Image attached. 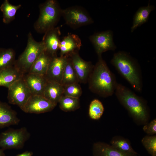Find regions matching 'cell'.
Returning <instances> with one entry per match:
<instances>
[{
  "label": "cell",
  "instance_id": "1",
  "mask_svg": "<svg viewBox=\"0 0 156 156\" xmlns=\"http://www.w3.org/2000/svg\"><path fill=\"white\" fill-rule=\"evenodd\" d=\"M98 61L94 66L88 82L89 89L103 97L112 96L117 83L115 75L110 70L102 56H98Z\"/></svg>",
  "mask_w": 156,
  "mask_h": 156
},
{
  "label": "cell",
  "instance_id": "2",
  "mask_svg": "<svg viewBox=\"0 0 156 156\" xmlns=\"http://www.w3.org/2000/svg\"><path fill=\"white\" fill-rule=\"evenodd\" d=\"M114 93L120 103L137 124L145 125L148 123L149 110L143 98L127 87L118 83Z\"/></svg>",
  "mask_w": 156,
  "mask_h": 156
},
{
  "label": "cell",
  "instance_id": "3",
  "mask_svg": "<svg viewBox=\"0 0 156 156\" xmlns=\"http://www.w3.org/2000/svg\"><path fill=\"white\" fill-rule=\"evenodd\" d=\"M111 63L134 90L142 92L143 84L141 70L135 60L127 52L119 51L114 54Z\"/></svg>",
  "mask_w": 156,
  "mask_h": 156
},
{
  "label": "cell",
  "instance_id": "4",
  "mask_svg": "<svg viewBox=\"0 0 156 156\" xmlns=\"http://www.w3.org/2000/svg\"><path fill=\"white\" fill-rule=\"evenodd\" d=\"M39 15L34 23L36 31L44 34L56 27L62 16V9L57 1L48 0L39 5Z\"/></svg>",
  "mask_w": 156,
  "mask_h": 156
},
{
  "label": "cell",
  "instance_id": "5",
  "mask_svg": "<svg viewBox=\"0 0 156 156\" xmlns=\"http://www.w3.org/2000/svg\"><path fill=\"white\" fill-rule=\"evenodd\" d=\"M44 51L42 41H36L30 32L28 35L26 47L16 60L14 65L23 74L28 73L32 65L41 53Z\"/></svg>",
  "mask_w": 156,
  "mask_h": 156
},
{
  "label": "cell",
  "instance_id": "6",
  "mask_svg": "<svg viewBox=\"0 0 156 156\" xmlns=\"http://www.w3.org/2000/svg\"><path fill=\"white\" fill-rule=\"evenodd\" d=\"M30 136L25 127L17 129L9 128L0 134V148L4 151L22 149Z\"/></svg>",
  "mask_w": 156,
  "mask_h": 156
},
{
  "label": "cell",
  "instance_id": "7",
  "mask_svg": "<svg viewBox=\"0 0 156 156\" xmlns=\"http://www.w3.org/2000/svg\"><path fill=\"white\" fill-rule=\"evenodd\" d=\"M62 16L66 24L73 29L90 24L94 21L88 13L83 8L73 6L62 9Z\"/></svg>",
  "mask_w": 156,
  "mask_h": 156
},
{
  "label": "cell",
  "instance_id": "8",
  "mask_svg": "<svg viewBox=\"0 0 156 156\" xmlns=\"http://www.w3.org/2000/svg\"><path fill=\"white\" fill-rule=\"evenodd\" d=\"M8 88L7 99L9 103L18 106L21 109L32 95L23 77L15 81Z\"/></svg>",
  "mask_w": 156,
  "mask_h": 156
},
{
  "label": "cell",
  "instance_id": "9",
  "mask_svg": "<svg viewBox=\"0 0 156 156\" xmlns=\"http://www.w3.org/2000/svg\"><path fill=\"white\" fill-rule=\"evenodd\" d=\"M113 33L107 30L95 33L90 36L89 39L93 44L98 56L109 50L114 51L116 48L113 40Z\"/></svg>",
  "mask_w": 156,
  "mask_h": 156
},
{
  "label": "cell",
  "instance_id": "10",
  "mask_svg": "<svg viewBox=\"0 0 156 156\" xmlns=\"http://www.w3.org/2000/svg\"><path fill=\"white\" fill-rule=\"evenodd\" d=\"M56 105L42 96L32 95L21 109L26 113L40 114L52 111Z\"/></svg>",
  "mask_w": 156,
  "mask_h": 156
},
{
  "label": "cell",
  "instance_id": "11",
  "mask_svg": "<svg viewBox=\"0 0 156 156\" xmlns=\"http://www.w3.org/2000/svg\"><path fill=\"white\" fill-rule=\"evenodd\" d=\"M78 52H75L68 57L71 59L79 82L86 83L94 65L90 62L85 61L81 58Z\"/></svg>",
  "mask_w": 156,
  "mask_h": 156
},
{
  "label": "cell",
  "instance_id": "12",
  "mask_svg": "<svg viewBox=\"0 0 156 156\" xmlns=\"http://www.w3.org/2000/svg\"><path fill=\"white\" fill-rule=\"evenodd\" d=\"M68 57L57 55L53 57L50 63L45 77L48 81L61 84L63 72Z\"/></svg>",
  "mask_w": 156,
  "mask_h": 156
},
{
  "label": "cell",
  "instance_id": "13",
  "mask_svg": "<svg viewBox=\"0 0 156 156\" xmlns=\"http://www.w3.org/2000/svg\"><path fill=\"white\" fill-rule=\"evenodd\" d=\"M61 33L59 27H56L46 32L42 38L44 51L54 57L57 55L59 49Z\"/></svg>",
  "mask_w": 156,
  "mask_h": 156
},
{
  "label": "cell",
  "instance_id": "14",
  "mask_svg": "<svg viewBox=\"0 0 156 156\" xmlns=\"http://www.w3.org/2000/svg\"><path fill=\"white\" fill-rule=\"evenodd\" d=\"M81 46V39L78 35L69 33L60 41V56L68 57L72 53L79 51Z\"/></svg>",
  "mask_w": 156,
  "mask_h": 156
},
{
  "label": "cell",
  "instance_id": "15",
  "mask_svg": "<svg viewBox=\"0 0 156 156\" xmlns=\"http://www.w3.org/2000/svg\"><path fill=\"white\" fill-rule=\"evenodd\" d=\"M20 121L15 111L7 103L0 101V129L18 125Z\"/></svg>",
  "mask_w": 156,
  "mask_h": 156
},
{
  "label": "cell",
  "instance_id": "16",
  "mask_svg": "<svg viewBox=\"0 0 156 156\" xmlns=\"http://www.w3.org/2000/svg\"><path fill=\"white\" fill-rule=\"evenodd\" d=\"M23 78L31 95L43 96L44 90L48 81L45 76L27 73Z\"/></svg>",
  "mask_w": 156,
  "mask_h": 156
},
{
  "label": "cell",
  "instance_id": "17",
  "mask_svg": "<svg viewBox=\"0 0 156 156\" xmlns=\"http://www.w3.org/2000/svg\"><path fill=\"white\" fill-rule=\"evenodd\" d=\"M63 92L64 86L61 84L55 81H48L43 96L57 105L63 96Z\"/></svg>",
  "mask_w": 156,
  "mask_h": 156
},
{
  "label": "cell",
  "instance_id": "18",
  "mask_svg": "<svg viewBox=\"0 0 156 156\" xmlns=\"http://www.w3.org/2000/svg\"><path fill=\"white\" fill-rule=\"evenodd\" d=\"M24 75L14 65L0 71V86L8 88Z\"/></svg>",
  "mask_w": 156,
  "mask_h": 156
},
{
  "label": "cell",
  "instance_id": "19",
  "mask_svg": "<svg viewBox=\"0 0 156 156\" xmlns=\"http://www.w3.org/2000/svg\"><path fill=\"white\" fill-rule=\"evenodd\" d=\"M53 57L44 51L34 63L28 73L45 76Z\"/></svg>",
  "mask_w": 156,
  "mask_h": 156
},
{
  "label": "cell",
  "instance_id": "20",
  "mask_svg": "<svg viewBox=\"0 0 156 156\" xmlns=\"http://www.w3.org/2000/svg\"><path fill=\"white\" fill-rule=\"evenodd\" d=\"M92 153L93 156H130L118 151L110 144L101 142L94 143Z\"/></svg>",
  "mask_w": 156,
  "mask_h": 156
},
{
  "label": "cell",
  "instance_id": "21",
  "mask_svg": "<svg viewBox=\"0 0 156 156\" xmlns=\"http://www.w3.org/2000/svg\"><path fill=\"white\" fill-rule=\"evenodd\" d=\"M110 144L114 148L125 154L130 156H138L137 153L133 148L129 140L123 137H114Z\"/></svg>",
  "mask_w": 156,
  "mask_h": 156
},
{
  "label": "cell",
  "instance_id": "22",
  "mask_svg": "<svg viewBox=\"0 0 156 156\" xmlns=\"http://www.w3.org/2000/svg\"><path fill=\"white\" fill-rule=\"evenodd\" d=\"M155 7L149 3L146 6L140 8L135 14L133 20L131 31L133 32L138 27L146 22L151 12L155 9Z\"/></svg>",
  "mask_w": 156,
  "mask_h": 156
},
{
  "label": "cell",
  "instance_id": "23",
  "mask_svg": "<svg viewBox=\"0 0 156 156\" xmlns=\"http://www.w3.org/2000/svg\"><path fill=\"white\" fill-rule=\"evenodd\" d=\"M79 81L73 66L70 57H68L61 82L63 86L69 84L79 83Z\"/></svg>",
  "mask_w": 156,
  "mask_h": 156
},
{
  "label": "cell",
  "instance_id": "24",
  "mask_svg": "<svg viewBox=\"0 0 156 156\" xmlns=\"http://www.w3.org/2000/svg\"><path fill=\"white\" fill-rule=\"evenodd\" d=\"M21 6V4L14 5L10 3L8 0H4L0 7L3 14V22L8 24L13 21L17 11Z\"/></svg>",
  "mask_w": 156,
  "mask_h": 156
},
{
  "label": "cell",
  "instance_id": "25",
  "mask_svg": "<svg viewBox=\"0 0 156 156\" xmlns=\"http://www.w3.org/2000/svg\"><path fill=\"white\" fill-rule=\"evenodd\" d=\"M15 57V52L12 49L0 48V71L13 66Z\"/></svg>",
  "mask_w": 156,
  "mask_h": 156
},
{
  "label": "cell",
  "instance_id": "26",
  "mask_svg": "<svg viewBox=\"0 0 156 156\" xmlns=\"http://www.w3.org/2000/svg\"><path fill=\"white\" fill-rule=\"evenodd\" d=\"M58 103L60 109L65 112L74 111L80 107L79 98L63 96Z\"/></svg>",
  "mask_w": 156,
  "mask_h": 156
},
{
  "label": "cell",
  "instance_id": "27",
  "mask_svg": "<svg viewBox=\"0 0 156 156\" xmlns=\"http://www.w3.org/2000/svg\"><path fill=\"white\" fill-rule=\"evenodd\" d=\"M104 109L102 103L97 99H94L91 102L89 109V115L92 119L97 120L102 116Z\"/></svg>",
  "mask_w": 156,
  "mask_h": 156
},
{
  "label": "cell",
  "instance_id": "28",
  "mask_svg": "<svg viewBox=\"0 0 156 156\" xmlns=\"http://www.w3.org/2000/svg\"><path fill=\"white\" fill-rule=\"evenodd\" d=\"M141 142L151 156H156V135L146 136L142 139Z\"/></svg>",
  "mask_w": 156,
  "mask_h": 156
},
{
  "label": "cell",
  "instance_id": "29",
  "mask_svg": "<svg viewBox=\"0 0 156 156\" xmlns=\"http://www.w3.org/2000/svg\"><path fill=\"white\" fill-rule=\"evenodd\" d=\"M82 93L81 88L79 83H73L64 86V96L79 98Z\"/></svg>",
  "mask_w": 156,
  "mask_h": 156
},
{
  "label": "cell",
  "instance_id": "30",
  "mask_svg": "<svg viewBox=\"0 0 156 156\" xmlns=\"http://www.w3.org/2000/svg\"><path fill=\"white\" fill-rule=\"evenodd\" d=\"M143 131L150 135L156 133V120L155 119L149 123L145 125L143 128Z\"/></svg>",
  "mask_w": 156,
  "mask_h": 156
},
{
  "label": "cell",
  "instance_id": "31",
  "mask_svg": "<svg viewBox=\"0 0 156 156\" xmlns=\"http://www.w3.org/2000/svg\"><path fill=\"white\" fill-rule=\"evenodd\" d=\"M33 153L32 152L26 151L22 153L18 154L16 156H32Z\"/></svg>",
  "mask_w": 156,
  "mask_h": 156
},
{
  "label": "cell",
  "instance_id": "32",
  "mask_svg": "<svg viewBox=\"0 0 156 156\" xmlns=\"http://www.w3.org/2000/svg\"><path fill=\"white\" fill-rule=\"evenodd\" d=\"M0 156H5L4 151L0 148Z\"/></svg>",
  "mask_w": 156,
  "mask_h": 156
}]
</instances>
